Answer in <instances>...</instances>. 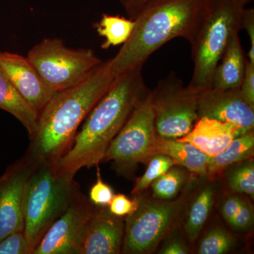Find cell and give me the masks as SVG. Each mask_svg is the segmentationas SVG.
<instances>
[{
  "mask_svg": "<svg viewBox=\"0 0 254 254\" xmlns=\"http://www.w3.org/2000/svg\"><path fill=\"white\" fill-rule=\"evenodd\" d=\"M0 109L17 119L26 128L30 137L38 128L39 113L28 104L6 74L0 68Z\"/></svg>",
  "mask_w": 254,
  "mask_h": 254,
  "instance_id": "cell-18",
  "label": "cell"
},
{
  "mask_svg": "<svg viewBox=\"0 0 254 254\" xmlns=\"http://www.w3.org/2000/svg\"><path fill=\"white\" fill-rule=\"evenodd\" d=\"M26 58L55 92L76 86L103 63L93 50L72 49L60 38H44Z\"/></svg>",
  "mask_w": 254,
  "mask_h": 254,
  "instance_id": "cell-6",
  "label": "cell"
},
{
  "mask_svg": "<svg viewBox=\"0 0 254 254\" xmlns=\"http://www.w3.org/2000/svg\"><path fill=\"white\" fill-rule=\"evenodd\" d=\"M227 173L229 187L235 193L254 197V163L253 158L232 165Z\"/></svg>",
  "mask_w": 254,
  "mask_h": 254,
  "instance_id": "cell-23",
  "label": "cell"
},
{
  "mask_svg": "<svg viewBox=\"0 0 254 254\" xmlns=\"http://www.w3.org/2000/svg\"><path fill=\"white\" fill-rule=\"evenodd\" d=\"M242 29H245L250 38V48L247 58L254 64V9H247L244 11L242 18Z\"/></svg>",
  "mask_w": 254,
  "mask_h": 254,
  "instance_id": "cell-31",
  "label": "cell"
},
{
  "mask_svg": "<svg viewBox=\"0 0 254 254\" xmlns=\"http://www.w3.org/2000/svg\"><path fill=\"white\" fill-rule=\"evenodd\" d=\"M235 245V239L226 230L214 227L207 232L198 245L199 254H223L232 250Z\"/></svg>",
  "mask_w": 254,
  "mask_h": 254,
  "instance_id": "cell-25",
  "label": "cell"
},
{
  "mask_svg": "<svg viewBox=\"0 0 254 254\" xmlns=\"http://www.w3.org/2000/svg\"><path fill=\"white\" fill-rule=\"evenodd\" d=\"M212 0H158L134 19L130 38L110 59L115 76L144 64L171 40L194 41L208 17Z\"/></svg>",
  "mask_w": 254,
  "mask_h": 254,
  "instance_id": "cell-3",
  "label": "cell"
},
{
  "mask_svg": "<svg viewBox=\"0 0 254 254\" xmlns=\"http://www.w3.org/2000/svg\"><path fill=\"white\" fill-rule=\"evenodd\" d=\"M139 202L137 197L134 199H130L125 194L119 193L114 195L110 202L109 211L115 216H128L133 213L138 208Z\"/></svg>",
  "mask_w": 254,
  "mask_h": 254,
  "instance_id": "cell-28",
  "label": "cell"
},
{
  "mask_svg": "<svg viewBox=\"0 0 254 254\" xmlns=\"http://www.w3.org/2000/svg\"><path fill=\"white\" fill-rule=\"evenodd\" d=\"M158 136L149 92L110 143L104 160L121 168L148 163L155 154Z\"/></svg>",
  "mask_w": 254,
  "mask_h": 254,
  "instance_id": "cell-9",
  "label": "cell"
},
{
  "mask_svg": "<svg viewBox=\"0 0 254 254\" xmlns=\"http://www.w3.org/2000/svg\"><path fill=\"white\" fill-rule=\"evenodd\" d=\"M125 236V223L121 217L109 210L95 211L87 224L79 254L121 253Z\"/></svg>",
  "mask_w": 254,
  "mask_h": 254,
  "instance_id": "cell-14",
  "label": "cell"
},
{
  "mask_svg": "<svg viewBox=\"0 0 254 254\" xmlns=\"http://www.w3.org/2000/svg\"><path fill=\"white\" fill-rule=\"evenodd\" d=\"M134 26V20L131 18L106 14H103L94 25L99 36L105 38L101 45L102 49L104 50L125 44L131 36Z\"/></svg>",
  "mask_w": 254,
  "mask_h": 254,
  "instance_id": "cell-20",
  "label": "cell"
},
{
  "mask_svg": "<svg viewBox=\"0 0 254 254\" xmlns=\"http://www.w3.org/2000/svg\"><path fill=\"white\" fill-rule=\"evenodd\" d=\"M247 58L241 43L240 32L232 35L221 60L215 68L212 88L240 89L245 76Z\"/></svg>",
  "mask_w": 254,
  "mask_h": 254,
  "instance_id": "cell-16",
  "label": "cell"
},
{
  "mask_svg": "<svg viewBox=\"0 0 254 254\" xmlns=\"http://www.w3.org/2000/svg\"><path fill=\"white\" fill-rule=\"evenodd\" d=\"M92 205L78 197L47 230L33 254H79Z\"/></svg>",
  "mask_w": 254,
  "mask_h": 254,
  "instance_id": "cell-10",
  "label": "cell"
},
{
  "mask_svg": "<svg viewBox=\"0 0 254 254\" xmlns=\"http://www.w3.org/2000/svg\"><path fill=\"white\" fill-rule=\"evenodd\" d=\"M254 153V133L252 130L236 137L220 154L209 157L206 176L212 178L235 164L253 158Z\"/></svg>",
  "mask_w": 254,
  "mask_h": 254,
  "instance_id": "cell-19",
  "label": "cell"
},
{
  "mask_svg": "<svg viewBox=\"0 0 254 254\" xmlns=\"http://www.w3.org/2000/svg\"><path fill=\"white\" fill-rule=\"evenodd\" d=\"M244 198L238 195H231L228 197L222 204L221 213L225 221L231 225L237 212L240 210Z\"/></svg>",
  "mask_w": 254,
  "mask_h": 254,
  "instance_id": "cell-32",
  "label": "cell"
},
{
  "mask_svg": "<svg viewBox=\"0 0 254 254\" xmlns=\"http://www.w3.org/2000/svg\"><path fill=\"white\" fill-rule=\"evenodd\" d=\"M187 196L185 193L172 200L138 195V208L126 219L124 253L144 254L153 252L178 222L186 208Z\"/></svg>",
  "mask_w": 254,
  "mask_h": 254,
  "instance_id": "cell-7",
  "label": "cell"
},
{
  "mask_svg": "<svg viewBox=\"0 0 254 254\" xmlns=\"http://www.w3.org/2000/svg\"><path fill=\"white\" fill-rule=\"evenodd\" d=\"M240 1H242V2L245 3V4H247L250 1H253V0H240Z\"/></svg>",
  "mask_w": 254,
  "mask_h": 254,
  "instance_id": "cell-35",
  "label": "cell"
},
{
  "mask_svg": "<svg viewBox=\"0 0 254 254\" xmlns=\"http://www.w3.org/2000/svg\"><path fill=\"white\" fill-rule=\"evenodd\" d=\"M254 219L253 207L250 202L244 199L240 210L232 222L231 226L235 230H247L253 225Z\"/></svg>",
  "mask_w": 254,
  "mask_h": 254,
  "instance_id": "cell-29",
  "label": "cell"
},
{
  "mask_svg": "<svg viewBox=\"0 0 254 254\" xmlns=\"http://www.w3.org/2000/svg\"><path fill=\"white\" fill-rule=\"evenodd\" d=\"M155 154L167 155L173 159L177 165L187 171L199 176H206L209 157L190 143L158 135Z\"/></svg>",
  "mask_w": 254,
  "mask_h": 254,
  "instance_id": "cell-17",
  "label": "cell"
},
{
  "mask_svg": "<svg viewBox=\"0 0 254 254\" xmlns=\"http://www.w3.org/2000/svg\"><path fill=\"white\" fill-rule=\"evenodd\" d=\"M34 166L31 160L19 162L9 167L0 177V241L24 230L23 196Z\"/></svg>",
  "mask_w": 254,
  "mask_h": 254,
  "instance_id": "cell-11",
  "label": "cell"
},
{
  "mask_svg": "<svg viewBox=\"0 0 254 254\" xmlns=\"http://www.w3.org/2000/svg\"><path fill=\"white\" fill-rule=\"evenodd\" d=\"M242 134V130L235 124L203 117L197 120L188 133L177 139L190 143L208 157H213L221 153Z\"/></svg>",
  "mask_w": 254,
  "mask_h": 254,
  "instance_id": "cell-15",
  "label": "cell"
},
{
  "mask_svg": "<svg viewBox=\"0 0 254 254\" xmlns=\"http://www.w3.org/2000/svg\"><path fill=\"white\" fill-rule=\"evenodd\" d=\"M115 77L108 60L76 86L55 92L40 112L38 128L31 138L32 163L54 164L66 151L78 127Z\"/></svg>",
  "mask_w": 254,
  "mask_h": 254,
  "instance_id": "cell-2",
  "label": "cell"
},
{
  "mask_svg": "<svg viewBox=\"0 0 254 254\" xmlns=\"http://www.w3.org/2000/svg\"><path fill=\"white\" fill-rule=\"evenodd\" d=\"M155 126L159 136L181 138L191 129L198 116V93L184 86L171 71L150 91Z\"/></svg>",
  "mask_w": 254,
  "mask_h": 254,
  "instance_id": "cell-8",
  "label": "cell"
},
{
  "mask_svg": "<svg viewBox=\"0 0 254 254\" xmlns=\"http://www.w3.org/2000/svg\"><path fill=\"white\" fill-rule=\"evenodd\" d=\"M97 175V181L90 190V200L91 203L98 206H108L113 200L115 193L113 189L102 180L99 169H98Z\"/></svg>",
  "mask_w": 254,
  "mask_h": 254,
  "instance_id": "cell-27",
  "label": "cell"
},
{
  "mask_svg": "<svg viewBox=\"0 0 254 254\" xmlns=\"http://www.w3.org/2000/svg\"><path fill=\"white\" fill-rule=\"evenodd\" d=\"M214 195L213 187L208 185L200 190L190 204L185 223V232L190 242H194L199 236L213 208Z\"/></svg>",
  "mask_w": 254,
  "mask_h": 254,
  "instance_id": "cell-21",
  "label": "cell"
},
{
  "mask_svg": "<svg viewBox=\"0 0 254 254\" xmlns=\"http://www.w3.org/2000/svg\"><path fill=\"white\" fill-rule=\"evenodd\" d=\"M186 169L175 165L150 185L153 197L158 199L171 200L183 188L188 179Z\"/></svg>",
  "mask_w": 254,
  "mask_h": 254,
  "instance_id": "cell-22",
  "label": "cell"
},
{
  "mask_svg": "<svg viewBox=\"0 0 254 254\" xmlns=\"http://www.w3.org/2000/svg\"><path fill=\"white\" fill-rule=\"evenodd\" d=\"M31 248L23 232L10 234L0 241V254H29Z\"/></svg>",
  "mask_w": 254,
  "mask_h": 254,
  "instance_id": "cell-26",
  "label": "cell"
},
{
  "mask_svg": "<svg viewBox=\"0 0 254 254\" xmlns=\"http://www.w3.org/2000/svg\"><path fill=\"white\" fill-rule=\"evenodd\" d=\"M160 254H187L190 253L188 247L180 239H171L163 246L160 250Z\"/></svg>",
  "mask_w": 254,
  "mask_h": 254,
  "instance_id": "cell-34",
  "label": "cell"
},
{
  "mask_svg": "<svg viewBox=\"0 0 254 254\" xmlns=\"http://www.w3.org/2000/svg\"><path fill=\"white\" fill-rule=\"evenodd\" d=\"M240 91L247 101L254 107V64L251 63L248 58Z\"/></svg>",
  "mask_w": 254,
  "mask_h": 254,
  "instance_id": "cell-30",
  "label": "cell"
},
{
  "mask_svg": "<svg viewBox=\"0 0 254 254\" xmlns=\"http://www.w3.org/2000/svg\"><path fill=\"white\" fill-rule=\"evenodd\" d=\"M246 4L240 0H212L210 12L191 46L193 73L187 88L200 93L213 87L215 68L232 35L242 29Z\"/></svg>",
  "mask_w": 254,
  "mask_h": 254,
  "instance_id": "cell-5",
  "label": "cell"
},
{
  "mask_svg": "<svg viewBox=\"0 0 254 254\" xmlns=\"http://www.w3.org/2000/svg\"><path fill=\"white\" fill-rule=\"evenodd\" d=\"M0 68L18 93L38 113L44 108L55 93L40 76L27 58L22 55L0 52Z\"/></svg>",
  "mask_w": 254,
  "mask_h": 254,
  "instance_id": "cell-13",
  "label": "cell"
},
{
  "mask_svg": "<svg viewBox=\"0 0 254 254\" xmlns=\"http://www.w3.org/2000/svg\"><path fill=\"white\" fill-rule=\"evenodd\" d=\"M141 66L118 75L85 119L73 145L53 165L60 176L73 180L78 170L104 160L108 147L137 105L149 93Z\"/></svg>",
  "mask_w": 254,
  "mask_h": 254,
  "instance_id": "cell-1",
  "label": "cell"
},
{
  "mask_svg": "<svg viewBox=\"0 0 254 254\" xmlns=\"http://www.w3.org/2000/svg\"><path fill=\"white\" fill-rule=\"evenodd\" d=\"M198 118H208L237 125L242 133L254 130V107L240 89L207 90L198 100Z\"/></svg>",
  "mask_w": 254,
  "mask_h": 254,
  "instance_id": "cell-12",
  "label": "cell"
},
{
  "mask_svg": "<svg viewBox=\"0 0 254 254\" xmlns=\"http://www.w3.org/2000/svg\"><path fill=\"white\" fill-rule=\"evenodd\" d=\"M158 0H120L127 16L132 20H134L148 5Z\"/></svg>",
  "mask_w": 254,
  "mask_h": 254,
  "instance_id": "cell-33",
  "label": "cell"
},
{
  "mask_svg": "<svg viewBox=\"0 0 254 254\" xmlns=\"http://www.w3.org/2000/svg\"><path fill=\"white\" fill-rule=\"evenodd\" d=\"M73 180L60 176L53 164H35L23 202L25 236L32 254L47 230L77 199Z\"/></svg>",
  "mask_w": 254,
  "mask_h": 254,
  "instance_id": "cell-4",
  "label": "cell"
},
{
  "mask_svg": "<svg viewBox=\"0 0 254 254\" xmlns=\"http://www.w3.org/2000/svg\"><path fill=\"white\" fill-rule=\"evenodd\" d=\"M144 174L138 179L132 193L139 195L150 186L152 183L158 177L168 172L176 163L170 157L163 154H155L151 157Z\"/></svg>",
  "mask_w": 254,
  "mask_h": 254,
  "instance_id": "cell-24",
  "label": "cell"
}]
</instances>
